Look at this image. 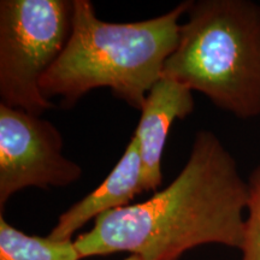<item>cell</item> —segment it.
Here are the masks:
<instances>
[{"label": "cell", "instance_id": "obj_7", "mask_svg": "<svg viewBox=\"0 0 260 260\" xmlns=\"http://www.w3.org/2000/svg\"><path fill=\"white\" fill-rule=\"evenodd\" d=\"M142 191H146L142 162L138 141L132 136L122 157L103 183L61 213L48 236L58 241L75 240V234L87 223L110 211L128 206Z\"/></svg>", "mask_w": 260, "mask_h": 260}, {"label": "cell", "instance_id": "obj_6", "mask_svg": "<svg viewBox=\"0 0 260 260\" xmlns=\"http://www.w3.org/2000/svg\"><path fill=\"white\" fill-rule=\"evenodd\" d=\"M193 90L177 81L161 76L146 96L134 133L144 171L145 190L161 186V158L169 132L176 119H184L194 110Z\"/></svg>", "mask_w": 260, "mask_h": 260}, {"label": "cell", "instance_id": "obj_8", "mask_svg": "<svg viewBox=\"0 0 260 260\" xmlns=\"http://www.w3.org/2000/svg\"><path fill=\"white\" fill-rule=\"evenodd\" d=\"M74 240L28 235L0 216V260H80Z\"/></svg>", "mask_w": 260, "mask_h": 260}, {"label": "cell", "instance_id": "obj_4", "mask_svg": "<svg viewBox=\"0 0 260 260\" xmlns=\"http://www.w3.org/2000/svg\"><path fill=\"white\" fill-rule=\"evenodd\" d=\"M73 2H0V99L6 106L41 116L53 107L41 80L70 38Z\"/></svg>", "mask_w": 260, "mask_h": 260}, {"label": "cell", "instance_id": "obj_5", "mask_svg": "<svg viewBox=\"0 0 260 260\" xmlns=\"http://www.w3.org/2000/svg\"><path fill=\"white\" fill-rule=\"evenodd\" d=\"M63 147L53 123L0 104V211L25 188H65L80 180L82 168Z\"/></svg>", "mask_w": 260, "mask_h": 260}, {"label": "cell", "instance_id": "obj_9", "mask_svg": "<svg viewBox=\"0 0 260 260\" xmlns=\"http://www.w3.org/2000/svg\"><path fill=\"white\" fill-rule=\"evenodd\" d=\"M245 229L241 251L242 260H260V164L252 171L247 181Z\"/></svg>", "mask_w": 260, "mask_h": 260}, {"label": "cell", "instance_id": "obj_1", "mask_svg": "<svg viewBox=\"0 0 260 260\" xmlns=\"http://www.w3.org/2000/svg\"><path fill=\"white\" fill-rule=\"evenodd\" d=\"M248 186L235 158L210 130L195 134L177 177L148 200L102 214L74 240L81 258L126 252L178 260L205 245L241 249Z\"/></svg>", "mask_w": 260, "mask_h": 260}, {"label": "cell", "instance_id": "obj_2", "mask_svg": "<svg viewBox=\"0 0 260 260\" xmlns=\"http://www.w3.org/2000/svg\"><path fill=\"white\" fill-rule=\"evenodd\" d=\"M190 4L181 3L145 21L113 23L98 17L89 0H73L70 38L42 77V94L48 100L59 96L61 105L71 107L90 90L106 87L141 110L177 46L180 18Z\"/></svg>", "mask_w": 260, "mask_h": 260}, {"label": "cell", "instance_id": "obj_10", "mask_svg": "<svg viewBox=\"0 0 260 260\" xmlns=\"http://www.w3.org/2000/svg\"><path fill=\"white\" fill-rule=\"evenodd\" d=\"M123 260H145V259H142L141 256H139V255H135V254H130L129 256H126V258H124Z\"/></svg>", "mask_w": 260, "mask_h": 260}, {"label": "cell", "instance_id": "obj_3", "mask_svg": "<svg viewBox=\"0 0 260 260\" xmlns=\"http://www.w3.org/2000/svg\"><path fill=\"white\" fill-rule=\"evenodd\" d=\"M161 76L209 98L240 119L260 115V5L191 2Z\"/></svg>", "mask_w": 260, "mask_h": 260}]
</instances>
